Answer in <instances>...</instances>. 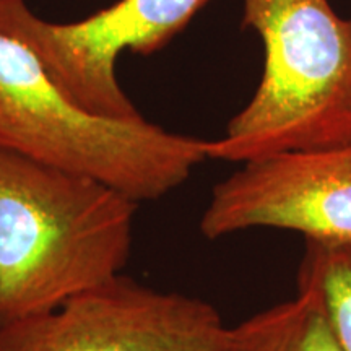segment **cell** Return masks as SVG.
<instances>
[{
  "label": "cell",
  "mask_w": 351,
  "mask_h": 351,
  "mask_svg": "<svg viewBox=\"0 0 351 351\" xmlns=\"http://www.w3.org/2000/svg\"><path fill=\"white\" fill-rule=\"evenodd\" d=\"M135 208L96 179L0 150V326L122 275Z\"/></svg>",
  "instance_id": "cell-1"
},
{
  "label": "cell",
  "mask_w": 351,
  "mask_h": 351,
  "mask_svg": "<svg viewBox=\"0 0 351 351\" xmlns=\"http://www.w3.org/2000/svg\"><path fill=\"white\" fill-rule=\"evenodd\" d=\"M263 43L256 93L205 142L208 160L247 161L351 145V19L328 0H243Z\"/></svg>",
  "instance_id": "cell-2"
},
{
  "label": "cell",
  "mask_w": 351,
  "mask_h": 351,
  "mask_svg": "<svg viewBox=\"0 0 351 351\" xmlns=\"http://www.w3.org/2000/svg\"><path fill=\"white\" fill-rule=\"evenodd\" d=\"M205 142L143 116L111 119L78 106L25 44L0 34V150L106 184L135 204L186 182Z\"/></svg>",
  "instance_id": "cell-3"
},
{
  "label": "cell",
  "mask_w": 351,
  "mask_h": 351,
  "mask_svg": "<svg viewBox=\"0 0 351 351\" xmlns=\"http://www.w3.org/2000/svg\"><path fill=\"white\" fill-rule=\"evenodd\" d=\"M210 0H119L73 21L38 16L25 0H0V34L25 44L47 75L78 106L96 116L135 119L117 80L122 52L150 54L166 46Z\"/></svg>",
  "instance_id": "cell-4"
},
{
  "label": "cell",
  "mask_w": 351,
  "mask_h": 351,
  "mask_svg": "<svg viewBox=\"0 0 351 351\" xmlns=\"http://www.w3.org/2000/svg\"><path fill=\"white\" fill-rule=\"evenodd\" d=\"M207 301L119 275L47 313L0 326V351H221Z\"/></svg>",
  "instance_id": "cell-5"
},
{
  "label": "cell",
  "mask_w": 351,
  "mask_h": 351,
  "mask_svg": "<svg viewBox=\"0 0 351 351\" xmlns=\"http://www.w3.org/2000/svg\"><path fill=\"white\" fill-rule=\"evenodd\" d=\"M254 228L300 232L306 243H351V145L288 152L244 163L215 186L205 238Z\"/></svg>",
  "instance_id": "cell-6"
},
{
  "label": "cell",
  "mask_w": 351,
  "mask_h": 351,
  "mask_svg": "<svg viewBox=\"0 0 351 351\" xmlns=\"http://www.w3.org/2000/svg\"><path fill=\"white\" fill-rule=\"evenodd\" d=\"M221 351H345L319 298L300 289L293 300L226 327Z\"/></svg>",
  "instance_id": "cell-7"
},
{
  "label": "cell",
  "mask_w": 351,
  "mask_h": 351,
  "mask_svg": "<svg viewBox=\"0 0 351 351\" xmlns=\"http://www.w3.org/2000/svg\"><path fill=\"white\" fill-rule=\"evenodd\" d=\"M298 283L319 298L337 339L351 351V243H306Z\"/></svg>",
  "instance_id": "cell-8"
}]
</instances>
